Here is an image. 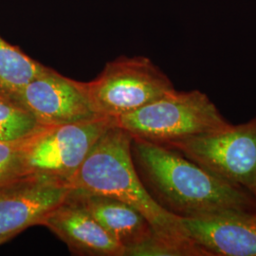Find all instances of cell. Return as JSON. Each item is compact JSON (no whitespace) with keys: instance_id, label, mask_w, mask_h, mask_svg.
Listing matches in <instances>:
<instances>
[{"instance_id":"cell-1","label":"cell","mask_w":256,"mask_h":256,"mask_svg":"<svg viewBox=\"0 0 256 256\" xmlns=\"http://www.w3.org/2000/svg\"><path fill=\"white\" fill-rule=\"evenodd\" d=\"M131 156L151 196L180 218L256 212V198L170 147L132 138Z\"/></svg>"},{"instance_id":"cell-2","label":"cell","mask_w":256,"mask_h":256,"mask_svg":"<svg viewBox=\"0 0 256 256\" xmlns=\"http://www.w3.org/2000/svg\"><path fill=\"white\" fill-rule=\"evenodd\" d=\"M132 137L114 124L108 128L70 180L72 189L108 196L126 203L146 218L154 234L188 239L182 220L164 210L142 182L131 156Z\"/></svg>"},{"instance_id":"cell-3","label":"cell","mask_w":256,"mask_h":256,"mask_svg":"<svg viewBox=\"0 0 256 256\" xmlns=\"http://www.w3.org/2000/svg\"><path fill=\"white\" fill-rule=\"evenodd\" d=\"M115 124L132 138L158 144L214 132L229 126L210 98L200 90L170 92L128 115Z\"/></svg>"},{"instance_id":"cell-4","label":"cell","mask_w":256,"mask_h":256,"mask_svg":"<svg viewBox=\"0 0 256 256\" xmlns=\"http://www.w3.org/2000/svg\"><path fill=\"white\" fill-rule=\"evenodd\" d=\"M95 111L117 119L174 92L173 82L149 58L120 57L86 82Z\"/></svg>"},{"instance_id":"cell-5","label":"cell","mask_w":256,"mask_h":256,"mask_svg":"<svg viewBox=\"0 0 256 256\" xmlns=\"http://www.w3.org/2000/svg\"><path fill=\"white\" fill-rule=\"evenodd\" d=\"M220 178L256 198V117L214 132L166 142Z\"/></svg>"},{"instance_id":"cell-6","label":"cell","mask_w":256,"mask_h":256,"mask_svg":"<svg viewBox=\"0 0 256 256\" xmlns=\"http://www.w3.org/2000/svg\"><path fill=\"white\" fill-rule=\"evenodd\" d=\"M114 124L113 118L98 117L41 128L19 142L28 172L54 176L70 183L98 140Z\"/></svg>"},{"instance_id":"cell-7","label":"cell","mask_w":256,"mask_h":256,"mask_svg":"<svg viewBox=\"0 0 256 256\" xmlns=\"http://www.w3.org/2000/svg\"><path fill=\"white\" fill-rule=\"evenodd\" d=\"M14 102L28 110L42 126L96 119L86 82L64 77L48 68L19 92Z\"/></svg>"},{"instance_id":"cell-8","label":"cell","mask_w":256,"mask_h":256,"mask_svg":"<svg viewBox=\"0 0 256 256\" xmlns=\"http://www.w3.org/2000/svg\"><path fill=\"white\" fill-rule=\"evenodd\" d=\"M70 190L68 182L46 174H25L0 183V236H16L24 230L40 225Z\"/></svg>"},{"instance_id":"cell-9","label":"cell","mask_w":256,"mask_h":256,"mask_svg":"<svg viewBox=\"0 0 256 256\" xmlns=\"http://www.w3.org/2000/svg\"><path fill=\"white\" fill-rule=\"evenodd\" d=\"M77 256H124V248L70 196L41 221Z\"/></svg>"},{"instance_id":"cell-10","label":"cell","mask_w":256,"mask_h":256,"mask_svg":"<svg viewBox=\"0 0 256 256\" xmlns=\"http://www.w3.org/2000/svg\"><path fill=\"white\" fill-rule=\"evenodd\" d=\"M182 220L189 236L210 256H256V210Z\"/></svg>"},{"instance_id":"cell-11","label":"cell","mask_w":256,"mask_h":256,"mask_svg":"<svg viewBox=\"0 0 256 256\" xmlns=\"http://www.w3.org/2000/svg\"><path fill=\"white\" fill-rule=\"evenodd\" d=\"M68 196L80 203L126 250L154 234L149 221L133 207L104 194L72 189Z\"/></svg>"},{"instance_id":"cell-12","label":"cell","mask_w":256,"mask_h":256,"mask_svg":"<svg viewBox=\"0 0 256 256\" xmlns=\"http://www.w3.org/2000/svg\"><path fill=\"white\" fill-rule=\"evenodd\" d=\"M46 68L0 36V96L14 101L19 92Z\"/></svg>"},{"instance_id":"cell-13","label":"cell","mask_w":256,"mask_h":256,"mask_svg":"<svg viewBox=\"0 0 256 256\" xmlns=\"http://www.w3.org/2000/svg\"><path fill=\"white\" fill-rule=\"evenodd\" d=\"M42 126L34 116L18 102L0 96V142H18Z\"/></svg>"},{"instance_id":"cell-14","label":"cell","mask_w":256,"mask_h":256,"mask_svg":"<svg viewBox=\"0 0 256 256\" xmlns=\"http://www.w3.org/2000/svg\"><path fill=\"white\" fill-rule=\"evenodd\" d=\"M124 256H210L192 238H160L153 234L137 246L126 250Z\"/></svg>"},{"instance_id":"cell-15","label":"cell","mask_w":256,"mask_h":256,"mask_svg":"<svg viewBox=\"0 0 256 256\" xmlns=\"http://www.w3.org/2000/svg\"><path fill=\"white\" fill-rule=\"evenodd\" d=\"M18 142H0V183L28 174Z\"/></svg>"},{"instance_id":"cell-16","label":"cell","mask_w":256,"mask_h":256,"mask_svg":"<svg viewBox=\"0 0 256 256\" xmlns=\"http://www.w3.org/2000/svg\"><path fill=\"white\" fill-rule=\"evenodd\" d=\"M14 238V236H0V246H1V245H3L4 243L8 242L9 240H10L12 238Z\"/></svg>"}]
</instances>
